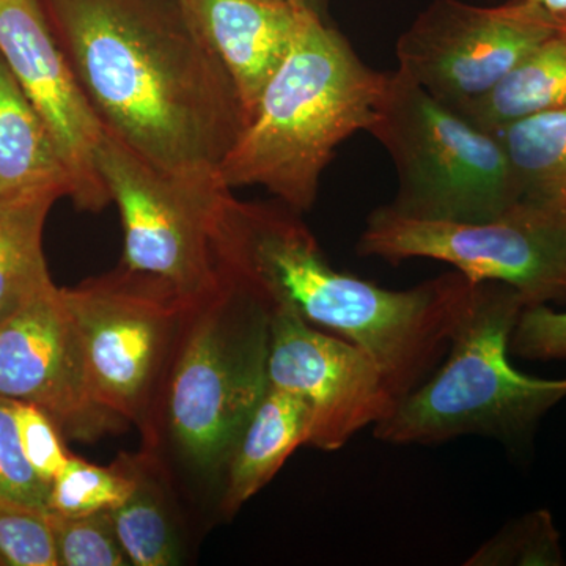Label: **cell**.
<instances>
[{"label":"cell","instance_id":"1","mask_svg":"<svg viewBox=\"0 0 566 566\" xmlns=\"http://www.w3.org/2000/svg\"><path fill=\"white\" fill-rule=\"evenodd\" d=\"M103 133L174 174H218L248 117L182 0H40Z\"/></svg>","mask_w":566,"mask_h":566},{"label":"cell","instance_id":"2","mask_svg":"<svg viewBox=\"0 0 566 566\" xmlns=\"http://www.w3.org/2000/svg\"><path fill=\"white\" fill-rule=\"evenodd\" d=\"M212 245L227 282L364 349L397 403L442 363L479 283L453 271L403 292L381 289L331 266L292 208L232 191L219 202Z\"/></svg>","mask_w":566,"mask_h":566},{"label":"cell","instance_id":"3","mask_svg":"<svg viewBox=\"0 0 566 566\" xmlns=\"http://www.w3.org/2000/svg\"><path fill=\"white\" fill-rule=\"evenodd\" d=\"M386 82L387 73L365 65L326 20L305 14L292 50L219 167V182L230 191L262 186L292 210H311L338 145L374 125Z\"/></svg>","mask_w":566,"mask_h":566},{"label":"cell","instance_id":"4","mask_svg":"<svg viewBox=\"0 0 566 566\" xmlns=\"http://www.w3.org/2000/svg\"><path fill=\"white\" fill-rule=\"evenodd\" d=\"M527 305L513 286L479 282L442 364L374 427L389 444L433 446L461 436H486L516 446L566 398V378L517 371L510 337Z\"/></svg>","mask_w":566,"mask_h":566},{"label":"cell","instance_id":"5","mask_svg":"<svg viewBox=\"0 0 566 566\" xmlns=\"http://www.w3.org/2000/svg\"><path fill=\"white\" fill-rule=\"evenodd\" d=\"M371 136L389 153L398 214L427 221L483 222L523 202L497 134L465 120L403 71L387 73Z\"/></svg>","mask_w":566,"mask_h":566},{"label":"cell","instance_id":"6","mask_svg":"<svg viewBox=\"0 0 566 566\" xmlns=\"http://www.w3.org/2000/svg\"><path fill=\"white\" fill-rule=\"evenodd\" d=\"M270 314L264 301L229 282L214 303L191 314L167 415L175 441L202 468L227 463L266 390Z\"/></svg>","mask_w":566,"mask_h":566},{"label":"cell","instance_id":"7","mask_svg":"<svg viewBox=\"0 0 566 566\" xmlns=\"http://www.w3.org/2000/svg\"><path fill=\"white\" fill-rule=\"evenodd\" d=\"M96 166L123 226V266L163 282L192 311L214 303L227 282L212 230L223 193L218 174H174L103 134Z\"/></svg>","mask_w":566,"mask_h":566},{"label":"cell","instance_id":"8","mask_svg":"<svg viewBox=\"0 0 566 566\" xmlns=\"http://www.w3.org/2000/svg\"><path fill=\"white\" fill-rule=\"evenodd\" d=\"M357 251L386 262L431 259L472 282L513 286L527 304L566 301V212L517 203L483 222L427 221L376 208Z\"/></svg>","mask_w":566,"mask_h":566},{"label":"cell","instance_id":"9","mask_svg":"<svg viewBox=\"0 0 566 566\" xmlns=\"http://www.w3.org/2000/svg\"><path fill=\"white\" fill-rule=\"evenodd\" d=\"M62 290L96 403L123 423L147 422L175 334L192 308L163 282L125 268Z\"/></svg>","mask_w":566,"mask_h":566},{"label":"cell","instance_id":"10","mask_svg":"<svg viewBox=\"0 0 566 566\" xmlns=\"http://www.w3.org/2000/svg\"><path fill=\"white\" fill-rule=\"evenodd\" d=\"M560 28L528 0H436L397 43L406 76L453 111L483 98Z\"/></svg>","mask_w":566,"mask_h":566},{"label":"cell","instance_id":"11","mask_svg":"<svg viewBox=\"0 0 566 566\" xmlns=\"http://www.w3.org/2000/svg\"><path fill=\"white\" fill-rule=\"evenodd\" d=\"M270 308L268 385L307 406V446L334 452L394 411L397 401L385 376L364 349L316 329L290 308Z\"/></svg>","mask_w":566,"mask_h":566},{"label":"cell","instance_id":"12","mask_svg":"<svg viewBox=\"0 0 566 566\" xmlns=\"http://www.w3.org/2000/svg\"><path fill=\"white\" fill-rule=\"evenodd\" d=\"M0 397L36 406L71 438L123 424L93 398L76 323L55 285L0 323Z\"/></svg>","mask_w":566,"mask_h":566},{"label":"cell","instance_id":"13","mask_svg":"<svg viewBox=\"0 0 566 566\" xmlns=\"http://www.w3.org/2000/svg\"><path fill=\"white\" fill-rule=\"evenodd\" d=\"M0 55L57 142L81 210L111 202L96 166L103 128L55 39L40 0H0Z\"/></svg>","mask_w":566,"mask_h":566},{"label":"cell","instance_id":"14","mask_svg":"<svg viewBox=\"0 0 566 566\" xmlns=\"http://www.w3.org/2000/svg\"><path fill=\"white\" fill-rule=\"evenodd\" d=\"M182 6L232 77L249 120L311 11L289 0H182Z\"/></svg>","mask_w":566,"mask_h":566},{"label":"cell","instance_id":"15","mask_svg":"<svg viewBox=\"0 0 566 566\" xmlns=\"http://www.w3.org/2000/svg\"><path fill=\"white\" fill-rule=\"evenodd\" d=\"M311 412L292 394L268 385L238 436L227 465L222 510L234 513L277 475L294 450L308 444Z\"/></svg>","mask_w":566,"mask_h":566},{"label":"cell","instance_id":"16","mask_svg":"<svg viewBox=\"0 0 566 566\" xmlns=\"http://www.w3.org/2000/svg\"><path fill=\"white\" fill-rule=\"evenodd\" d=\"M73 193L57 142L0 55V196Z\"/></svg>","mask_w":566,"mask_h":566},{"label":"cell","instance_id":"17","mask_svg":"<svg viewBox=\"0 0 566 566\" xmlns=\"http://www.w3.org/2000/svg\"><path fill=\"white\" fill-rule=\"evenodd\" d=\"M55 192L0 196V323L54 285L43 252Z\"/></svg>","mask_w":566,"mask_h":566},{"label":"cell","instance_id":"18","mask_svg":"<svg viewBox=\"0 0 566 566\" xmlns=\"http://www.w3.org/2000/svg\"><path fill=\"white\" fill-rule=\"evenodd\" d=\"M551 111H566L565 25L539 44L494 91L455 112L479 128L495 133L509 123Z\"/></svg>","mask_w":566,"mask_h":566},{"label":"cell","instance_id":"19","mask_svg":"<svg viewBox=\"0 0 566 566\" xmlns=\"http://www.w3.org/2000/svg\"><path fill=\"white\" fill-rule=\"evenodd\" d=\"M524 202L566 212V111L539 112L495 132Z\"/></svg>","mask_w":566,"mask_h":566},{"label":"cell","instance_id":"20","mask_svg":"<svg viewBox=\"0 0 566 566\" xmlns=\"http://www.w3.org/2000/svg\"><path fill=\"white\" fill-rule=\"evenodd\" d=\"M112 526L129 565L178 564V546L163 497L136 463V485L120 505L109 510Z\"/></svg>","mask_w":566,"mask_h":566},{"label":"cell","instance_id":"21","mask_svg":"<svg viewBox=\"0 0 566 566\" xmlns=\"http://www.w3.org/2000/svg\"><path fill=\"white\" fill-rule=\"evenodd\" d=\"M136 485V463L118 461L112 468L70 455L52 479L48 512L59 516H85L120 505Z\"/></svg>","mask_w":566,"mask_h":566},{"label":"cell","instance_id":"22","mask_svg":"<svg viewBox=\"0 0 566 566\" xmlns=\"http://www.w3.org/2000/svg\"><path fill=\"white\" fill-rule=\"evenodd\" d=\"M560 535L546 510L527 513L506 524L490 542L479 547L465 565L558 566L564 565Z\"/></svg>","mask_w":566,"mask_h":566},{"label":"cell","instance_id":"23","mask_svg":"<svg viewBox=\"0 0 566 566\" xmlns=\"http://www.w3.org/2000/svg\"><path fill=\"white\" fill-rule=\"evenodd\" d=\"M0 566H59L50 513L0 497Z\"/></svg>","mask_w":566,"mask_h":566},{"label":"cell","instance_id":"24","mask_svg":"<svg viewBox=\"0 0 566 566\" xmlns=\"http://www.w3.org/2000/svg\"><path fill=\"white\" fill-rule=\"evenodd\" d=\"M50 517L59 566L129 565L115 535L109 512L85 516H59L50 513Z\"/></svg>","mask_w":566,"mask_h":566},{"label":"cell","instance_id":"25","mask_svg":"<svg viewBox=\"0 0 566 566\" xmlns=\"http://www.w3.org/2000/svg\"><path fill=\"white\" fill-rule=\"evenodd\" d=\"M17 403L0 397V497L48 512L50 483L40 479L22 452Z\"/></svg>","mask_w":566,"mask_h":566},{"label":"cell","instance_id":"26","mask_svg":"<svg viewBox=\"0 0 566 566\" xmlns=\"http://www.w3.org/2000/svg\"><path fill=\"white\" fill-rule=\"evenodd\" d=\"M510 353L542 363L566 360V311L524 305L510 337Z\"/></svg>","mask_w":566,"mask_h":566},{"label":"cell","instance_id":"27","mask_svg":"<svg viewBox=\"0 0 566 566\" xmlns=\"http://www.w3.org/2000/svg\"><path fill=\"white\" fill-rule=\"evenodd\" d=\"M17 403V424L22 452L25 460L40 479L50 483L63 464L69 460L70 453L63 446V433L59 424L46 412L36 406Z\"/></svg>","mask_w":566,"mask_h":566},{"label":"cell","instance_id":"28","mask_svg":"<svg viewBox=\"0 0 566 566\" xmlns=\"http://www.w3.org/2000/svg\"><path fill=\"white\" fill-rule=\"evenodd\" d=\"M549 13L558 24H566V0H528Z\"/></svg>","mask_w":566,"mask_h":566},{"label":"cell","instance_id":"29","mask_svg":"<svg viewBox=\"0 0 566 566\" xmlns=\"http://www.w3.org/2000/svg\"><path fill=\"white\" fill-rule=\"evenodd\" d=\"M293 6L300 7L301 10L311 11L316 17L326 20L327 2L329 0H289Z\"/></svg>","mask_w":566,"mask_h":566},{"label":"cell","instance_id":"30","mask_svg":"<svg viewBox=\"0 0 566 566\" xmlns=\"http://www.w3.org/2000/svg\"><path fill=\"white\" fill-rule=\"evenodd\" d=\"M565 28H566V24H565Z\"/></svg>","mask_w":566,"mask_h":566}]
</instances>
